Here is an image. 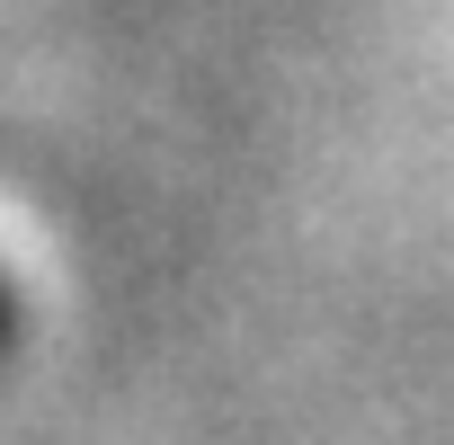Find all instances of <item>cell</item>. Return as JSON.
<instances>
[{"label": "cell", "mask_w": 454, "mask_h": 445, "mask_svg": "<svg viewBox=\"0 0 454 445\" xmlns=\"http://www.w3.org/2000/svg\"><path fill=\"white\" fill-rule=\"evenodd\" d=\"M0 339H10V294H0Z\"/></svg>", "instance_id": "cell-1"}]
</instances>
